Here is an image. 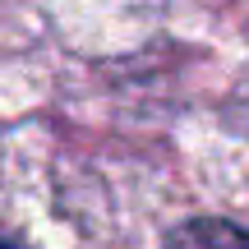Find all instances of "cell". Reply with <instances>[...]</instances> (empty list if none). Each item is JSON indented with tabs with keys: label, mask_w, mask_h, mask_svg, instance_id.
<instances>
[{
	"label": "cell",
	"mask_w": 249,
	"mask_h": 249,
	"mask_svg": "<svg viewBox=\"0 0 249 249\" xmlns=\"http://www.w3.org/2000/svg\"><path fill=\"white\" fill-rule=\"evenodd\" d=\"M171 240H249V231L231 222H189V226H176Z\"/></svg>",
	"instance_id": "cell-1"
}]
</instances>
